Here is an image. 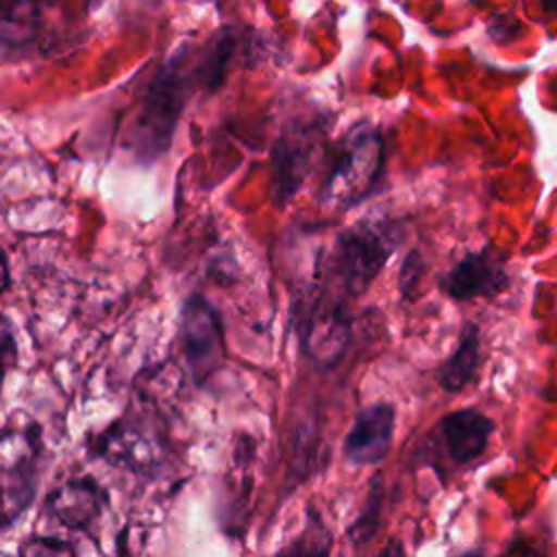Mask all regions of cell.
<instances>
[{"label": "cell", "instance_id": "7", "mask_svg": "<svg viewBox=\"0 0 557 557\" xmlns=\"http://www.w3.org/2000/svg\"><path fill=\"white\" fill-rule=\"evenodd\" d=\"M181 350L194 381L205 383L224 361V329L202 294H191L181 311Z\"/></svg>", "mask_w": 557, "mask_h": 557}, {"label": "cell", "instance_id": "17", "mask_svg": "<svg viewBox=\"0 0 557 557\" xmlns=\"http://www.w3.org/2000/svg\"><path fill=\"white\" fill-rule=\"evenodd\" d=\"M17 366V337L13 322L0 313V396L4 387V379L9 376L11 370Z\"/></svg>", "mask_w": 557, "mask_h": 557}, {"label": "cell", "instance_id": "11", "mask_svg": "<svg viewBox=\"0 0 557 557\" xmlns=\"http://www.w3.org/2000/svg\"><path fill=\"white\" fill-rule=\"evenodd\" d=\"M104 505L107 492L91 476H76L48 494L46 513L65 529L89 531Z\"/></svg>", "mask_w": 557, "mask_h": 557}, {"label": "cell", "instance_id": "13", "mask_svg": "<svg viewBox=\"0 0 557 557\" xmlns=\"http://www.w3.org/2000/svg\"><path fill=\"white\" fill-rule=\"evenodd\" d=\"M481 366V335L476 322H466L455 350L442 361L435 372V381L442 389L457 394L466 389L479 372Z\"/></svg>", "mask_w": 557, "mask_h": 557}, {"label": "cell", "instance_id": "16", "mask_svg": "<svg viewBox=\"0 0 557 557\" xmlns=\"http://www.w3.org/2000/svg\"><path fill=\"white\" fill-rule=\"evenodd\" d=\"M17 557H76V550L70 542L59 537H30L20 544Z\"/></svg>", "mask_w": 557, "mask_h": 557}, {"label": "cell", "instance_id": "15", "mask_svg": "<svg viewBox=\"0 0 557 557\" xmlns=\"http://www.w3.org/2000/svg\"><path fill=\"white\" fill-rule=\"evenodd\" d=\"M333 537L320 516L315 511H309L307 524L302 533L292 542V546L285 550L283 557H329L331 555Z\"/></svg>", "mask_w": 557, "mask_h": 557}, {"label": "cell", "instance_id": "21", "mask_svg": "<svg viewBox=\"0 0 557 557\" xmlns=\"http://www.w3.org/2000/svg\"><path fill=\"white\" fill-rule=\"evenodd\" d=\"M500 557H544L540 550L527 546V544H513L505 555Z\"/></svg>", "mask_w": 557, "mask_h": 557}, {"label": "cell", "instance_id": "18", "mask_svg": "<svg viewBox=\"0 0 557 557\" xmlns=\"http://www.w3.org/2000/svg\"><path fill=\"white\" fill-rule=\"evenodd\" d=\"M422 272H424V261H422V257H420L418 250H411V252L405 257V261H403V265H400V272H398V287H400V294H403L405 298H411V294H413V289H416V285H418Z\"/></svg>", "mask_w": 557, "mask_h": 557}, {"label": "cell", "instance_id": "9", "mask_svg": "<svg viewBox=\"0 0 557 557\" xmlns=\"http://www.w3.org/2000/svg\"><path fill=\"white\" fill-rule=\"evenodd\" d=\"M396 409L392 403L376 400L357 411L346 437L344 457L352 466L381 463L394 442Z\"/></svg>", "mask_w": 557, "mask_h": 557}, {"label": "cell", "instance_id": "5", "mask_svg": "<svg viewBox=\"0 0 557 557\" xmlns=\"http://www.w3.org/2000/svg\"><path fill=\"white\" fill-rule=\"evenodd\" d=\"M296 311L302 352L320 368H333L344 357L350 339V311L346 300L318 287Z\"/></svg>", "mask_w": 557, "mask_h": 557}, {"label": "cell", "instance_id": "10", "mask_svg": "<svg viewBox=\"0 0 557 557\" xmlns=\"http://www.w3.org/2000/svg\"><path fill=\"white\" fill-rule=\"evenodd\" d=\"M494 433V420L479 409L463 407L440 418L435 424V437L444 455L455 466H466L479 459Z\"/></svg>", "mask_w": 557, "mask_h": 557}, {"label": "cell", "instance_id": "12", "mask_svg": "<svg viewBox=\"0 0 557 557\" xmlns=\"http://www.w3.org/2000/svg\"><path fill=\"white\" fill-rule=\"evenodd\" d=\"M94 455L131 472H146L159 463V448L154 440L126 420L113 422L96 437Z\"/></svg>", "mask_w": 557, "mask_h": 557}, {"label": "cell", "instance_id": "22", "mask_svg": "<svg viewBox=\"0 0 557 557\" xmlns=\"http://www.w3.org/2000/svg\"><path fill=\"white\" fill-rule=\"evenodd\" d=\"M0 518H2V500H0Z\"/></svg>", "mask_w": 557, "mask_h": 557}, {"label": "cell", "instance_id": "6", "mask_svg": "<svg viewBox=\"0 0 557 557\" xmlns=\"http://www.w3.org/2000/svg\"><path fill=\"white\" fill-rule=\"evenodd\" d=\"M326 117H296L289 120L272 148V178L274 196L283 207L302 187L309 172L313 170V157L320 150V141L326 135Z\"/></svg>", "mask_w": 557, "mask_h": 557}, {"label": "cell", "instance_id": "14", "mask_svg": "<svg viewBox=\"0 0 557 557\" xmlns=\"http://www.w3.org/2000/svg\"><path fill=\"white\" fill-rule=\"evenodd\" d=\"M383 496H385V485H383V476L374 474L368 483V494H366V503L359 511V516L350 522V527L346 529L350 542L355 546H361L366 542H370L379 527H381V513H383Z\"/></svg>", "mask_w": 557, "mask_h": 557}, {"label": "cell", "instance_id": "8", "mask_svg": "<svg viewBox=\"0 0 557 557\" xmlns=\"http://www.w3.org/2000/svg\"><path fill=\"white\" fill-rule=\"evenodd\" d=\"M509 285V272L490 248L466 252L440 281V289L459 302L492 298Z\"/></svg>", "mask_w": 557, "mask_h": 557}, {"label": "cell", "instance_id": "19", "mask_svg": "<svg viewBox=\"0 0 557 557\" xmlns=\"http://www.w3.org/2000/svg\"><path fill=\"white\" fill-rule=\"evenodd\" d=\"M376 557H407V555H405L403 542L396 540V537H392V540H387V544L379 550Z\"/></svg>", "mask_w": 557, "mask_h": 557}, {"label": "cell", "instance_id": "4", "mask_svg": "<svg viewBox=\"0 0 557 557\" xmlns=\"http://www.w3.org/2000/svg\"><path fill=\"white\" fill-rule=\"evenodd\" d=\"M44 457L41 433L35 422L0 429V527L11 524L35 498Z\"/></svg>", "mask_w": 557, "mask_h": 557}, {"label": "cell", "instance_id": "2", "mask_svg": "<svg viewBox=\"0 0 557 557\" xmlns=\"http://www.w3.org/2000/svg\"><path fill=\"white\" fill-rule=\"evenodd\" d=\"M385 172L381 126L357 122L331 146V168L320 185V202L335 211L355 209L379 191Z\"/></svg>", "mask_w": 557, "mask_h": 557}, {"label": "cell", "instance_id": "1", "mask_svg": "<svg viewBox=\"0 0 557 557\" xmlns=\"http://www.w3.org/2000/svg\"><path fill=\"white\" fill-rule=\"evenodd\" d=\"M237 37L231 30L213 35L205 46H181L148 83L131 131V148L144 163L168 152L181 113L196 91L220 87L235 54Z\"/></svg>", "mask_w": 557, "mask_h": 557}, {"label": "cell", "instance_id": "23", "mask_svg": "<svg viewBox=\"0 0 557 557\" xmlns=\"http://www.w3.org/2000/svg\"><path fill=\"white\" fill-rule=\"evenodd\" d=\"M466 557H479V555H466Z\"/></svg>", "mask_w": 557, "mask_h": 557}, {"label": "cell", "instance_id": "20", "mask_svg": "<svg viewBox=\"0 0 557 557\" xmlns=\"http://www.w3.org/2000/svg\"><path fill=\"white\" fill-rule=\"evenodd\" d=\"M11 285V268H9V259L4 255V250H0V296L9 289Z\"/></svg>", "mask_w": 557, "mask_h": 557}, {"label": "cell", "instance_id": "3", "mask_svg": "<svg viewBox=\"0 0 557 557\" xmlns=\"http://www.w3.org/2000/svg\"><path fill=\"white\" fill-rule=\"evenodd\" d=\"M400 235V222L381 213L363 215L337 233L326 259V274L339 289L337 296L348 300L368 292L398 248Z\"/></svg>", "mask_w": 557, "mask_h": 557}]
</instances>
